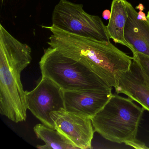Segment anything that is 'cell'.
I'll use <instances>...</instances> for the list:
<instances>
[{"label": "cell", "instance_id": "1", "mask_svg": "<svg viewBox=\"0 0 149 149\" xmlns=\"http://www.w3.org/2000/svg\"><path fill=\"white\" fill-rule=\"evenodd\" d=\"M48 44L89 68L109 86L116 88L123 73L130 69L132 57L110 41H101L68 33L54 26Z\"/></svg>", "mask_w": 149, "mask_h": 149}, {"label": "cell", "instance_id": "2", "mask_svg": "<svg viewBox=\"0 0 149 149\" xmlns=\"http://www.w3.org/2000/svg\"><path fill=\"white\" fill-rule=\"evenodd\" d=\"M32 60L31 47L0 24V113L14 123L26 119V92L21 76Z\"/></svg>", "mask_w": 149, "mask_h": 149}, {"label": "cell", "instance_id": "3", "mask_svg": "<svg viewBox=\"0 0 149 149\" xmlns=\"http://www.w3.org/2000/svg\"><path fill=\"white\" fill-rule=\"evenodd\" d=\"M145 110L129 97L113 94L91 120L95 132L107 140L122 143L136 138Z\"/></svg>", "mask_w": 149, "mask_h": 149}, {"label": "cell", "instance_id": "4", "mask_svg": "<svg viewBox=\"0 0 149 149\" xmlns=\"http://www.w3.org/2000/svg\"><path fill=\"white\" fill-rule=\"evenodd\" d=\"M42 76L63 91L103 89L112 88L82 63L49 47L39 62Z\"/></svg>", "mask_w": 149, "mask_h": 149}, {"label": "cell", "instance_id": "5", "mask_svg": "<svg viewBox=\"0 0 149 149\" xmlns=\"http://www.w3.org/2000/svg\"><path fill=\"white\" fill-rule=\"evenodd\" d=\"M52 26L73 34L101 41H110L106 26L97 15L85 12L82 4L60 0L55 6Z\"/></svg>", "mask_w": 149, "mask_h": 149}, {"label": "cell", "instance_id": "6", "mask_svg": "<svg viewBox=\"0 0 149 149\" xmlns=\"http://www.w3.org/2000/svg\"><path fill=\"white\" fill-rule=\"evenodd\" d=\"M26 92L28 109L42 124L55 129L50 114L65 109L63 90L49 78L42 76L35 88Z\"/></svg>", "mask_w": 149, "mask_h": 149}, {"label": "cell", "instance_id": "7", "mask_svg": "<svg viewBox=\"0 0 149 149\" xmlns=\"http://www.w3.org/2000/svg\"><path fill=\"white\" fill-rule=\"evenodd\" d=\"M50 116L55 129L78 149L92 148L95 130L90 118L65 109L53 111Z\"/></svg>", "mask_w": 149, "mask_h": 149}, {"label": "cell", "instance_id": "8", "mask_svg": "<svg viewBox=\"0 0 149 149\" xmlns=\"http://www.w3.org/2000/svg\"><path fill=\"white\" fill-rule=\"evenodd\" d=\"M112 95L111 88L77 91H63L65 110L91 119L103 108Z\"/></svg>", "mask_w": 149, "mask_h": 149}, {"label": "cell", "instance_id": "9", "mask_svg": "<svg viewBox=\"0 0 149 149\" xmlns=\"http://www.w3.org/2000/svg\"><path fill=\"white\" fill-rule=\"evenodd\" d=\"M117 94H124L149 111V81L135 60L122 74L116 88Z\"/></svg>", "mask_w": 149, "mask_h": 149}, {"label": "cell", "instance_id": "10", "mask_svg": "<svg viewBox=\"0 0 149 149\" xmlns=\"http://www.w3.org/2000/svg\"><path fill=\"white\" fill-rule=\"evenodd\" d=\"M124 1L127 13L125 39L132 54L140 53L149 57V22L139 19L132 5L126 0Z\"/></svg>", "mask_w": 149, "mask_h": 149}, {"label": "cell", "instance_id": "11", "mask_svg": "<svg viewBox=\"0 0 149 149\" xmlns=\"http://www.w3.org/2000/svg\"><path fill=\"white\" fill-rule=\"evenodd\" d=\"M127 13L124 0H112L111 16L106 26L110 39L116 43L122 44L130 49L124 37V29Z\"/></svg>", "mask_w": 149, "mask_h": 149}, {"label": "cell", "instance_id": "12", "mask_svg": "<svg viewBox=\"0 0 149 149\" xmlns=\"http://www.w3.org/2000/svg\"><path fill=\"white\" fill-rule=\"evenodd\" d=\"M38 138L45 143L43 145H38L40 149H78L66 137L54 128L43 124H38L33 128Z\"/></svg>", "mask_w": 149, "mask_h": 149}, {"label": "cell", "instance_id": "13", "mask_svg": "<svg viewBox=\"0 0 149 149\" xmlns=\"http://www.w3.org/2000/svg\"><path fill=\"white\" fill-rule=\"evenodd\" d=\"M133 59L135 60L149 81V57L139 53L133 54Z\"/></svg>", "mask_w": 149, "mask_h": 149}, {"label": "cell", "instance_id": "14", "mask_svg": "<svg viewBox=\"0 0 149 149\" xmlns=\"http://www.w3.org/2000/svg\"><path fill=\"white\" fill-rule=\"evenodd\" d=\"M124 143L127 145L131 146L135 149H146L149 148V147L146 146L143 143L138 140L136 138L132 139V140L126 141Z\"/></svg>", "mask_w": 149, "mask_h": 149}, {"label": "cell", "instance_id": "15", "mask_svg": "<svg viewBox=\"0 0 149 149\" xmlns=\"http://www.w3.org/2000/svg\"><path fill=\"white\" fill-rule=\"evenodd\" d=\"M102 16L105 19H109L111 16V11L109 10H104L102 13Z\"/></svg>", "mask_w": 149, "mask_h": 149}, {"label": "cell", "instance_id": "16", "mask_svg": "<svg viewBox=\"0 0 149 149\" xmlns=\"http://www.w3.org/2000/svg\"><path fill=\"white\" fill-rule=\"evenodd\" d=\"M138 18L139 19L142 20H147V17H146L145 14L143 11H139V12L138 13Z\"/></svg>", "mask_w": 149, "mask_h": 149}, {"label": "cell", "instance_id": "17", "mask_svg": "<svg viewBox=\"0 0 149 149\" xmlns=\"http://www.w3.org/2000/svg\"><path fill=\"white\" fill-rule=\"evenodd\" d=\"M136 9H138L139 11H143L144 9V7L142 4H139V6L136 7Z\"/></svg>", "mask_w": 149, "mask_h": 149}, {"label": "cell", "instance_id": "18", "mask_svg": "<svg viewBox=\"0 0 149 149\" xmlns=\"http://www.w3.org/2000/svg\"><path fill=\"white\" fill-rule=\"evenodd\" d=\"M146 17H147V19H148V21L149 22V11L147 13V15H146Z\"/></svg>", "mask_w": 149, "mask_h": 149}, {"label": "cell", "instance_id": "19", "mask_svg": "<svg viewBox=\"0 0 149 149\" xmlns=\"http://www.w3.org/2000/svg\"><path fill=\"white\" fill-rule=\"evenodd\" d=\"M147 1H148L149 2V0H147Z\"/></svg>", "mask_w": 149, "mask_h": 149}]
</instances>
